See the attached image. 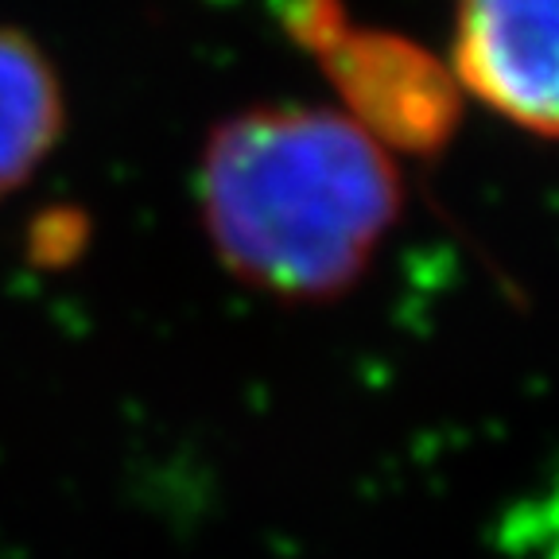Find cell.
I'll return each instance as SVG.
<instances>
[{
    "instance_id": "obj_1",
    "label": "cell",
    "mask_w": 559,
    "mask_h": 559,
    "mask_svg": "<svg viewBox=\"0 0 559 559\" xmlns=\"http://www.w3.org/2000/svg\"><path fill=\"white\" fill-rule=\"evenodd\" d=\"M222 269L284 304L358 288L404 214L393 156L323 105H249L206 132L194 171Z\"/></svg>"
},
{
    "instance_id": "obj_2",
    "label": "cell",
    "mask_w": 559,
    "mask_h": 559,
    "mask_svg": "<svg viewBox=\"0 0 559 559\" xmlns=\"http://www.w3.org/2000/svg\"><path fill=\"white\" fill-rule=\"evenodd\" d=\"M280 24L323 70L342 117L389 156L436 159L463 124V90L447 62L389 27L349 16L342 0H284Z\"/></svg>"
},
{
    "instance_id": "obj_3",
    "label": "cell",
    "mask_w": 559,
    "mask_h": 559,
    "mask_svg": "<svg viewBox=\"0 0 559 559\" xmlns=\"http://www.w3.org/2000/svg\"><path fill=\"white\" fill-rule=\"evenodd\" d=\"M559 0H454L451 79L489 114L536 140L556 136Z\"/></svg>"
},
{
    "instance_id": "obj_4",
    "label": "cell",
    "mask_w": 559,
    "mask_h": 559,
    "mask_svg": "<svg viewBox=\"0 0 559 559\" xmlns=\"http://www.w3.org/2000/svg\"><path fill=\"white\" fill-rule=\"evenodd\" d=\"M67 132V94L51 55L32 35L0 27V202L51 159Z\"/></svg>"
}]
</instances>
